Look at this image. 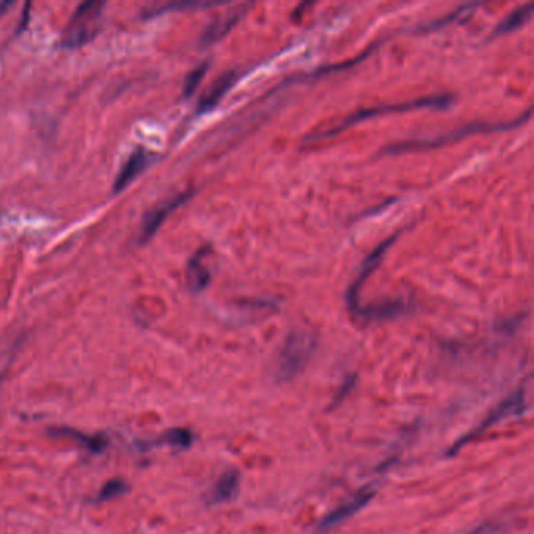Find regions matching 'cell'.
Listing matches in <instances>:
<instances>
[{
    "instance_id": "1",
    "label": "cell",
    "mask_w": 534,
    "mask_h": 534,
    "mask_svg": "<svg viewBox=\"0 0 534 534\" xmlns=\"http://www.w3.org/2000/svg\"><path fill=\"white\" fill-rule=\"evenodd\" d=\"M528 118H530V110H528L524 117L517 118L514 121H505V123H472V124L462 125V128L450 132V134L439 135V136H436V138L403 141V143H398V145L387 146L383 151V154H403V152H409V151L434 149V147H442L445 145H451V143L458 141L461 138H465V136H469V135L483 134V132L484 134H487V132L508 130V129L517 128V125L524 124Z\"/></svg>"
},
{
    "instance_id": "2",
    "label": "cell",
    "mask_w": 534,
    "mask_h": 534,
    "mask_svg": "<svg viewBox=\"0 0 534 534\" xmlns=\"http://www.w3.org/2000/svg\"><path fill=\"white\" fill-rule=\"evenodd\" d=\"M450 104H451V97L448 95H440V96L422 97V99H417V101H411V102L393 104V106H381V107H374V108L359 110V112H354L353 114H350L348 118L340 121L339 124L332 125V128L329 130H324V132H320V134L312 135V140L331 138V136L340 134V132H343L345 129L353 128V125L361 123V121L381 117V114L406 113V112H412V110H418V108H447Z\"/></svg>"
},
{
    "instance_id": "3",
    "label": "cell",
    "mask_w": 534,
    "mask_h": 534,
    "mask_svg": "<svg viewBox=\"0 0 534 534\" xmlns=\"http://www.w3.org/2000/svg\"><path fill=\"white\" fill-rule=\"evenodd\" d=\"M317 342L311 334L295 331L287 335L278 359V379L287 381L300 373L315 351Z\"/></svg>"
},
{
    "instance_id": "4",
    "label": "cell",
    "mask_w": 534,
    "mask_h": 534,
    "mask_svg": "<svg viewBox=\"0 0 534 534\" xmlns=\"http://www.w3.org/2000/svg\"><path fill=\"white\" fill-rule=\"evenodd\" d=\"M102 2H85L75 10L73 19L63 35V46L74 49L93 40L99 30V18L102 14Z\"/></svg>"
},
{
    "instance_id": "5",
    "label": "cell",
    "mask_w": 534,
    "mask_h": 534,
    "mask_svg": "<svg viewBox=\"0 0 534 534\" xmlns=\"http://www.w3.org/2000/svg\"><path fill=\"white\" fill-rule=\"evenodd\" d=\"M525 407H526V404H525V389L520 387V389H517L515 392L509 396V398H506L497 407H495V409L491 412V414H489L486 418H484L481 425L473 429V433H469V434H467V436H464L461 440H458V442L454 444V447L450 450L448 454H454L456 451H458L459 447H462V445L469 442L473 434L481 433L483 429H486L489 426L495 425V423H498L500 420H503V418H506V417H519V415H522L525 412Z\"/></svg>"
},
{
    "instance_id": "6",
    "label": "cell",
    "mask_w": 534,
    "mask_h": 534,
    "mask_svg": "<svg viewBox=\"0 0 534 534\" xmlns=\"http://www.w3.org/2000/svg\"><path fill=\"white\" fill-rule=\"evenodd\" d=\"M373 497H374L373 489H370V487L362 489V491L357 492L354 497H351L348 502L342 503L339 506V508H335L332 513H329L326 517H324V519L315 528V534H324V533L331 531L332 528L339 526L340 524H342V522L350 519L351 515L359 513L363 506L370 502Z\"/></svg>"
},
{
    "instance_id": "7",
    "label": "cell",
    "mask_w": 534,
    "mask_h": 534,
    "mask_svg": "<svg viewBox=\"0 0 534 534\" xmlns=\"http://www.w3.org/2000/svg\"><path fill=\"white\" fill-rule=\"evenodd\" d=\"M191 196V193H184V195H179L173 197V199L165 201L160 206L154 207L151 212L146 213V217L143 218L141 223V230H140V243H146L149 241L156 232L160 228L162 223L168 218V215L174 212L175 208L182 206L189 197Z\"/></svg>"
},
{
    "instance_id": "8",
    "label": "cell",
    "mask_w": 534,
    "mask_h": 534,
    "mask_svg": "<svg viewBox=\"0 0 534 534\" xmlns=\"http://www.w3.org/2000/svg\"><path fill=\"white\" fill-rule=\"evenodd\" d=\"M395 239H396V235L390 236L389 240H385L384 243L379 245V246L376 247V250H374V251L372 252V254L368 256L367 260L363 262V265H362V268H361L359 274H357V278H356L354 282L350 285L348 293H346V301H348V307H350V311H351V312H354V313H356V311L359 309V302H357V296H359V291H361V287H362L363 280H365L368 276H370L373 269L378 267V263H379V260H381V257L385 254V251L389 250L390 245L393 243Z\"/></svg>"
},
{
    "instance_id": "9",
    "label": "cell",
    "mask_w": 534,
    "mask_h": 534,
    "mask_svg": "<svg viewBox=\"0 0 534 534\" xmlns=\"http://www.w3.org/2000/svg\"><path fill=\"white\" fill-rule=\"evenodd\" d=\"M154 160V156L143 147H138V149L132 152V156L128 158V162L124 163L123 169H121L117 180L113 184V191L119 193L123 191L125 186L132 184L138 175L145 171V169L149 167L151 162Z\"/></svg>"
},
{
    "instance_id": "10",
    "label": "cell",
    "mask_w": 534,
    "mask_h": 534,
    "mask_svg": "<svg viewBox=\"0 0 534 534\" xmlns=\"http://www.w3.org/2000/svg\"><path fill=\"white\" fill-rule=\"evenodd\" d=\"M240 489V473L236 470H228L215 484L210 494V505H221L234 500Z\"/></svg>"
},
{
    "instance_id": "11",
    "label": "cell",
    "mask_w": 534,
    "mask_h": 534,
    "mask_svg": "<svg viewBox=\"0 0 534 534\" xmlns=\"http://www.w3.org/2000/svg\"><path fill=\"white\" fill-rule=\"evenodd\" d=\"M234 75H235L234 73H228V74L219 77V79L215 82L210 90H208L206 95L201 97L199 106H197V113L210 112V110L217 106L219 101H221V97L226 95V93H228L230 85L234 84V80H235Z\"/></svg>"
},
{
    "instance_id": "12",
    "label": "cell",
    "mask_w": 534,
    "mask_h": 534,
    "mask_svg": "<svg viewBox=\"0 0 534 534\" xmlns=\"http://www.w3.org/2000/svg\"><path fill=\"white\" fill-rule=\"evenodd\" d=\"M204 256L206 251H199L191 258L186 269V282L191 291H201L207 287L208 280H210V271L204 265Z\"/></svg>"
},
{
    "instance_id": "13",
    "label": "cell",
    "mask_w": 534,
    "mask_h": 534,
    "mask_svg": "<svg viewBox=\"0 0 534 534\" xmlns=\"http://www.w3.org/2000/svg\"><path fill=\"white\" fill-rule=\"evenodd\" d=\"M247 10L246 5H241L240 11H235V13L232 16H229L228 19L224 21H218L215 22V24H212L208 29L206 30V33L202 35V43L204 44H212L217 40H219L224 33H228L230 29H232L234 24H236L241 19V16L245 14V11Z\"/></svg>"
},
{
    "instance_id": "14",
    "label": "cell",
    "mask_w": 534,
    "mask_h": 534,
    "mask_svg": "<svg viewBox=\"0 0 534 534\" xmlns=\"http://www.w3.org/2000/svg\"><path fill=\"white\" fill-rule=\"evenodd\" d=\"M53 434H62V436H66V437H73L74 440H79V442L84 445V447H86L88 450L91 451V453H101V451H104V448L107 447V442L106 439L101 437V436H85V434H82L80 431H75V429H71V428H55L52 429Z\"/></svg>"
},
{
    "instance_id": "15",
    "label": "cell",
    "mask_w": 534,
    "mask_h": 534,
    "mask_svg": "<svg viewBox=\"0 0 534 534\" xmlns=\"http://www.w3.org/2000/svg\"><path fill=\"white\" fill-rule=\"evenodd\" d=\"M530 16H531V5H525V7L513 11V13L506 16V18L500 22L497 29H495L494 35H506V33L514 32L515 29H519V27L524 25L525 22L530 19Z\"/></svg>"
},
{
    "instance_id": "16",
    "label": "cell",
    "mask_w": 534,
    "mask_h": 534,
    "mask_svg": "<svg viewBox=\"0 0 534 534\" xmlns=\"http://www.w3.org/2000/svg\"><path fill=\"white\" fill-rule=\"evenodd\" d=\"M157 444H167L178 448H189L193 444V434L189 431V429L174 428L165 433Z\"/></svg>"
},
{
    "instance_id": "17",
    "label": "cell",
    "mask_w": 534,
    "mask_h": 534,
    "mask_svg": "<svg viewBox=\"0 0 534 534\" xmlns=\"http://www.w3.org/2000/svg\"><path fill=\"white\" fill-rule=\"evenodd\" d=\"M129 491V486L125 484L123 480H113V481H108L106 486H104L101 491H99L97 497L95 502L96 503H101V502H107V500L110 498H114L118 497V495H123Z\"/></svg>"
},
{
    "instance_id": "18",
    "label": "cell",
    "mask_w": 534,
    "mask_h": 534,
    "mask_svg": "<svg viewBox=\"0 0 534 534\" xmlns=\"http://www.w3.org/2000/svg\"><path fill=\"white\" fill-rule=\"evenodd\" d=\"M207 68H208V64L204 63L199 66V68H196L195 71H191V73L189 74V77H186V80H185V85H184V95L185 96L193 95V91H195L197 85L201 84V80H202L204 74H206Z\"/></svg>"
},
{
    "instance_id": "19",
    "label": "cell",
    "mask_w": 534,
    "mask_h": 534,
    "mask_svg": "<svg viewBox=\"0 0 534 534\" xmlns=\"http://www.w3.org/2000/svg\"><path fill=\"white\" fill-rule=\"evenodd\" d=\"M495 531H497V526L495 525H481L475 528V530L470 531L469 534H495Z\"/></svg>"
}]
</instances>
